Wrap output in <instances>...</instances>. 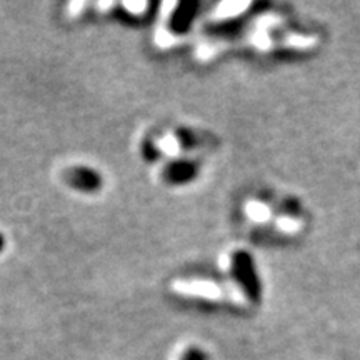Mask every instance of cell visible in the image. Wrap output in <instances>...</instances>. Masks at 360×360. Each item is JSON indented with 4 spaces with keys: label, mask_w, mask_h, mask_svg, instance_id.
<instances>
[{
    "label": "cell",
    "mask_w": 360,
    "mask_h": 360,
    "mask_svg": "<svg viewBox=\"0 0 360 360\" xmlns=\"http://www.w3.org/2000/svg\"><path fill=\"white\" fill-rule=\"evenodd\" d=\"M2 247H4V237L0 236V250H2Z\"/></svg>",
    "instance_id": "8992f818"
},
{
    "label": "cell",
    "mask_w": 360,
    "mask_h": 360,
    "mask_svg": "<svg viewBox=\"0 0 360 360\" xmlns=\"http://www.w3.org/2000/svg\"><path fill=\"white\" fill-rule=\"evenodd\" d=\"M193 175V167L191 164H172L170 165V169L167 170V177L170 180H174V182H177V180H187L191 179Z\"/></svg>",
    "instance_id": "3957f363"
},
{
    "label": "cell",
    "mask_w": 360,
    "mask_h": 360,
    "mask_svg": "<svg viewBox=\"0 0 360 360\" xmlns=\"http://www.w3.org/2000/svg\"><path fill=\"white\" fill-rule=\"evenodd\" d=\"M75 179H77V186H82V187H89V188H96L97 186V177L94 175L92 172H89V170H77L75 172Z\"/></svg>",
    "instance_id": "277c9868"
},
{
    "label": "cell",
    "mask_w": 360,
    "mask_h": 360,
    "mask_svg": "<svg viewBox=\"0 0 360 360\" xmlns=\"http://www.w3.org/2000/svg\"><path fill=\"white\" fill-rule=\"evenodd\" d=\"M174 289L182 295L202 297V299L209 300H219L227 297L224 294V290L220 289L219 283L209 281H182L174 283Z\"/></svg>",
    "instance_id": "7a4b0ae2"
},
{
    "label": "cell",
    "mask_w": 360,
    "mask_h": 360,
    "mask_svg": "<svg viewBox=\"0 0 360 360\" xmlns=\"http://www.w3.org/2000/svg\"><path fill=\"white\" fill-rule=\"evenodd\" d=\"M182 360H207V357L204 355V352H202V350L192 349V350H188L186 355H184Z\"/></svg>",
    "instance_id": "5b68a950"
},
{
    "label": "cell",
    "mask_w": 360,
    "mask_h": 360,
    "mask_svg": "<svg viewBox=\"0 0 360 360\" xmlns=\"http://www.w3.org/2000/svg\"><path fill=\"white\" fill-rule=\"evenodd\" d=\"M232 269L244 295L254 302H259L260 295H262V285H260V278L250 255L247 252H237L236 257H233Z\"/></svg>",
    "instance_id": "6da1fadb"
}]
</instances>
